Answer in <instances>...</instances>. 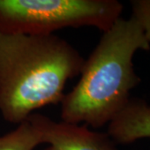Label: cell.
I'll list each match as a JSON object with an SVG mask.
<instances>
[{
	"mask_svg": "<svg viewBox=\"0 0 150 150\" xmlns=\"http://www.w3.org/2000/svg\"><path fill=\"white\" fill-rule=\"evenodd\" d=\"M85 59L55 34L0 33V112L19 124L41 108L60 103L67 82Z\"/></svg>",
	"mask_w": 150,
	"mask_h": 150,
	"instance_id": "cell-1",
	"label": "cell"
},
{
	"mask_svg": "<svg viewBox=\"0 0 150 150\" xmlns=\"http://www.w3.org/2000/svg\"><path fill=\"white\" fill-rule=\"evenodd\" d=\"M150 50L144 31L131 16L120 18L103 33L81 70L80 78L61 101V120L99 129L108 124L130 99L140 83L133 59L139 50Z\"/></svg>",
	"mask_w": 150,
	"mask_h": 150,
	"instance_id": "cell-2",
	"label": "cell"
},
{
	"mask_svg": "<svg viewBox=\"0 0 150 150\" xmlns=\"http://www.w3.org/2000/svg\"><path fill=\"white\" fill-rule=\"evenodd\" d=\"M123 10L117 0H0V33L50 35L81 27L104 33Z\"/></svg>",
	"mask_w": 150,
	"mask_h": 150,
	"instance_id": "cell-3",
	"label": "cell"
},
{
	"mask_svg": "<svg viewBox=\"0 0 150 150\" xmlns=\"http://www.w3.org/2000/svg\"><path fill=\"white\" fill-rule=\"evenodd\" d=\"M28 120L40 132L44 150H118L107 133L90 130L86 125L56 122L42 113H32Z\"/></svg>",
	"mask_w": 150,
	"mask_h": 150,
	"instance_id": "cell-4",
	"label": "cell"
},
{
	"mask_svg": "<svg viewBox=\"0 0 150 150\" xmlns=\"http://www.w3.org/2000/svg\"><path fill=\"white\" fill-rule=\"evenodd\" d=\"M107 134L115 144H129L150 138V105L130 98L126 106L108 124Z\"/></svg>",
	"mask_w": 150,
	"mask_h": 150,
	"instance_id": "cell-5",
	"label": "cell"
},
{
	"mask_svg": "<svg viewBox=\"0 0 150 150\" xmlns=\"http://www.w3.org/2000/svg\"><path fill=\"white\" fill-rule=\"evenodd\" d=\"M42 144L40 132L28 119L13 131L0 136V150H34Z\"/></svg>",
	"mask_w": 150,
	"mask_h": 150,
	"instance_id": "cell-6",
	"label": "cell"
},
{
	"mask_svg": "<svg viewBox=\"0 0 150 150\" xmlns=\"http://www.w3.org/2000/svg\"><path fill=\"white\" fill-rule=\"evenodd\" d=\"M131 5L132 17L139 23L150 44V0H134L131 2Z\"/></svg>",
	"mask_w": 150,
	"mask_h": 150,
	"instance_id": "cell-7",
	"label": "cell"
}]
</instances>
